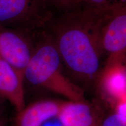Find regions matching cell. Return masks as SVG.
Wrapping results in <instances>:
<instances>
[{"label":"cell","mask_w":126,"mask_h":126,"mask_svg":"<svg viewBox=\"0 0 126 126\" xmlns=\"http://www.w3.org/2000/svg\"><path fill=\"white\" fill-rule=\"evenodd\" d=\"M46 1L53 14L71 10L81 4V0H46Z\"/></svg>","instance_id":"cell-9"},{"label":"cell","mask_w":126,"mask_h":126,"mask_svg":"<svg viewBox=\"0 0 126 126\" xmlns=\"http://www.w3.org/2000/svg\"><path fill=\"white\" fill-rule=\"evenodd\" d=\"M102 45L106 63L124 60L126 54V1L116 4L110 11L102 33Z\"/></svg>","instance_id":"cell-4"},{"label":"cell","mask_w":126,"mask_h":126,"mask_svg":"<svg viewBox=\"0 0 126 126\" xmlns=\"http://www.w3.org/2000/svg\"><path fill=\"white\" fill-rule=\"evenodd\" d=\"M23 75L0 56V95L7 99L17 113L25 107Z\"/></svg>","instance_id":"cell-6"},{"label":"cell","mask_w":126,"mask_h":126,"mask_svg":"<svg viewBox=\"0 0 126 126\" xmlns=\"http://www.w3.org/2000/svg\"><path fill=\"white\" fill-rule=\"evenodd\" d=\"M99 126H126V116L119 112L110 113L101 119Z\"/></svg>","instance_id":"cell-10"},{"label":"cell","mask_w":126,"mask_h":126,"mask_svg":"<svg viewBox=\"0 0 126 126\" xmlns=\"http://www.w3.org/2000/svg\"><path fill=\"white\" fill-rule=\"evenodd\" d=\"M53 16L46 0H0V25L33 31L46 28Z\"/></svg>","instance_id":"cell-3"},{"label":"cell","mask_w":126,"mask_h":126,"mask_svg":"<svg viewBox=\"0 0 126 126\" xmlns=\"http://www.w3.org/2000/svg\"><path fill=\"white\" fill-rule=\"evenodd\" d=\"M59 117L64 126H99L101 120L85 101L64 102Z\"/></svg>","instance_id":"cell-8"},{"label":"cell","mask_w":126,"mask_h":126,"mask_svg":"<svg viewBox=\"0 0 126 126\" xmlns=\"http://www.w3.org/2000/svg\"><path fill=\"white\" fill-rule=\"evenodd\" d=\"M124 63H125V64L126 65V56H125V59H124Z\"/></svg>","instance_id":"cell-13"},{"label":"cell","mask_w":126,"mask_h":126,"mask_svg":"<svg viewBox=\"0 0 126 126\" xmlns=\"http://www.w3.org/2000/svg\"><path fill=\"white\" fill-rule=\"evenodd\" d=\"M33 50L28 36L15 31L0 30V56L23 77Z\"/></svg>","instance_id":"cell-5"},{"label":"cell","mask_w":126,"mask_h":126,"mask_svg":"<svg viewBox=\"0 0 126 126\" xmlns=\"http://www.w3.org/2000/svg\"><path fill=\"white\" fill-rule=\"evenodd\" d=\"M64 102L46 99L28 105L17 113L15 126H40L45 120L58 116Z\"/></svg>","instance_id":"cell-7"},{"label":"cell","mask_w":126,"mask_h":126,"mask_svg":"<svg viewBox=\"0 0 126 126\" xmlns=\"http://www.w3.org/2000/svg\"><path fill=\"white\" fill-rule=\"evenodd\" d=\"M34 47L23 77L34 86L45 88L67 97L70 101H85L82 91L64 74L62 61L48 32Z\"/></svg>","instance_id":"cell-2"},{"label":"cell","mask_w":126,"mask_h":126,"mask_svg":"<svg viewBox=\"0 0 126 126\" xmlns=\"http://www.w3.org/2000/svg\"><path fill=\"white\" fill-rule=\"evenodd\" d=\"M116 5L110 7L80 5L71 10L54 14L47 25V32L61 61L75 77L84 80L98 77L104 56L102 29Z\"/></svg>","instance_id":"cell-1"},{"label":"cell","mask_w":126,"mask_h":126,"mask_svg":"<svg viewBox=\"0 0 126 126\" xmlns=\"http://www.w3.org/2000/svg\"><path fill=\"white\" fill-rule=\"evenodd\" d=\"M81 4L92 7H110L126 0H81Z\"/></svg>","instance_id":"cell-11"},{"label":"cell","mask_w":126,"mask_h":126,"mask_svg":"<svg viewBox=\"0 0 126 126\" xmlns=\"http://www.w3.org/2000/svg\"><path fill=\"white\" fill-rule=\"evenodd\" d=\"M0 126H7V122L1 115H0Z\"/></svg>","instance_id":"cell-12"}]
</instances>
